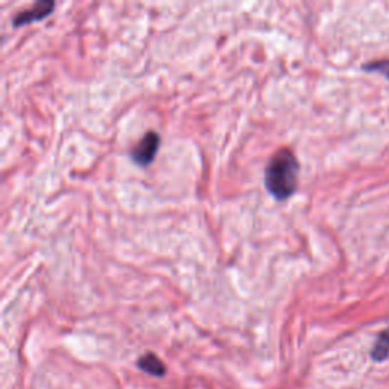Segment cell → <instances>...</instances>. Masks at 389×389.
Returning a JSON list of instances; mask_svg holds the SVG:
<instances>
[{
  "instance_id": "2",
  "label": "cell",
  "mask_w": 389,
  "mask_h": 389,
  "mask_svg": "<svg viewBox=\"0 0 389 389\" xmlns=\"http://www.w3.org/2000/svg\"><path fill=\"white\" fill-rule=\"evenodd\" d=\"M158 146H160V136L156 131H149L131 151L133 161L140 164V166H148V164L154 161Z\"/></svg>"
},
{
  "instance_id": "4",
  "label": "cell",
  "mask_w": 389,
  "mask_h": 389,
  "mask_svg": "<svg viewBox=\"0 0 389 389\" xmlns=\"http://www.w3.org/2000/svg\"><path fill=\"white\" fill-rule=\"evenodd\" d=\"M138 368L143 370L145 373L151 374V375H164L166 374V367H164V363L160 360V358H157L156 355H152V353H148V355H143L138 362Z\"/></svg>"
},
{
  "instance_id": "3",
  "label": "cell",
  "mask_w": 389,
  "mask_h": 389,
  "mask_svg": "<svg viewBox=\"0 0 389 389\" xmlns=\"http://www.w3.org/2000/svg\"><path fill=\"white\" fill-rule=\"evenodd\" d=\"M55 8V4L52 0H40L35 5H32L31 8L20 11V13L14 17V26H23L28 25L31 21H37V20H43L44 17H47L49 14H52V11Z\"/></svg>"
},
{
  "instance_id": "1",
  "label": "cell",
  "mask_w": 389,
  "mask_h": 389,
  "mask_svg": "<svg viewBox=\"0 0 389 389\" xmlns=\"http://www.w3.org/2000/svg\"><path fill=\"white\" fill-rule=\"evenodd\" d=\"M300 163L293 151L281 148L271 157L265 171V184L276 199L285 201L295 193L298 187Z\"/></svg>"
},
{
  "instance_id": "6",
  "label": "cell",
  "mask_w": 389,
  "mask_h": 389,
  "mask_svg": "<svg viewBox=\"0 0 389 389\" xmlns=\"http://www.w3.org/2000/svg\"><path fill=\"white\" fill-rule=\"evenodd\" d=\"M363 70L382 74L389 79V60H379V61H374V63H368V64L363 66Z\"/></svg>"
},
{
  "instance_id": "5",
  "label": "cell",
  "mask_w": 389,
  "mask_h": 389,
  "mask_svg": "<svg viewBox=\"0 0 389 389\" xmlns=\"http://www.w3.org/2000/svg\"><path fill=\"white\" fill-rule=\"evenodd\" d=\"M371 358L377 362L386 360L389 358V328L382 332L379 338H377L375 344L371 350Z\"/></svg>"
}]
</instances>
